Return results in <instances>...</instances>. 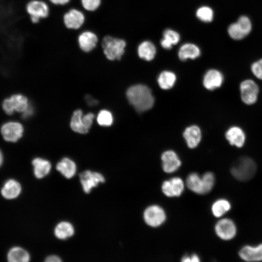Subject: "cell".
Returning a JSON list of instances; mask_svg holds the SVG:
<instances>
[{"instance_id":"3957f363","label":"cell","mask_w":262,"mask_h":262,"mask_svg":"<svg viewBox=\"0 0 262 262\" xmlns=\"http://www.w3.org/2000/svg\"><path fill=\"white\" fill-rule=\"evenodd\" d=\"M126 45L124 39L109 35L103 37L101 42L103 54L110 61L120 60L125 53Z\"/></svg>"},{"instance_id":"2e32d148","label":"cell","mask_w":262,"mask_h":262,"mask_svg":"<svg viewBox=\"0 0 262 262\" xmlns=\"http://www.w3.org/2000/svg\"><path fill=\"white\" fill-rule=\"evenodd\" d=\"M223 81L224 76L220 71L211 69L207 71L204 76L203 85L206 89L213 90L220 87Z\"/></svg>"},{"instance_id":"b9f144b4","label":"cell","mask_w":262,"mask_h":262,"mask_svg":"<svg viewBox=\"0 0 262 262\" xmlns=\"http://www.w3.org/2000/svg\"><path fill=\"white\" fill-rule=\"evenodd\" d=\"M190 261L193 262H198L200 261L199 258L198 256L195 254L192 255L190 256Z\"/></svg>"},{"instance_id":"4dcf8cb0","label":"cell","mask_w":262,"mask_h":262,"mask_svg":"<svg viewBox=\"0 0 262 262\" xmlns=\"http://www.w3.org/2000/svg\"><path fill=\"white\" fill-rule=\"evenodd\" d=\"M196 15L200 21L209 23L213 21L214 17V12L211 7L204 5L199 7L196 10Z\"/></svg>"},{"instance_id":"836d02e7","label":"cell","mask_w":262,"mask_h":262,"mask_svg":"<svg viewBox=\"0 0 262 262\" xmlns=\"http://www.w3.org/2000/svg\"><path fill=\"white\" fill-rule=\"evenodd\" d=\"M228 33L229 37L235 40H240L246 37L240 30L236 22L229 26Z\"/></svg>"},{"instance_id":"1f68e13d","label":"cell","mask_w":262,"mask_h":262,"mask_svg":"<svg viewBox=\"0 0 262 262\" xmlns=\"http://www.w3.org/2000/svg\"><path fill=\"white\" fill-rule=\"evenodd\" d=\"M97 121L100 126L108 127L112 125L114 118L111 112L107 110H102L98 114Z\"/></svg>"},{"instance_id":"f35d334b","label":"cell","mask_w":262,"mask_h":262,"mask_svg":"<svg viewBox=\"0 0 262 262\" xmlns=\"http://www.w3.org/2000/svg\"><path fill=\"white\" fill-rule=\"evenodd\" d=\"M33 107L30 104L27 109L22 113V117L24 118H27L33 114Z\"/></svg>"},{"instance_id":"277c9868","label":"cell","mask_w":262,"mask_h":262,"mask_svg":"<svg viewBox=\"0 0 262 262\" xmlns=\"http://www.w3.org/2000/svg\"><path fill=\"white\" fill-rule=\"evenodd\" d=\"M26 10L33 23L36 24L41 19L48 17L50 9L48 4L42 0H31L26 4Z\"/></svg>"},{"instance_id":"52a82bcc","label":"cell","mask_w":262,"mask_h":262,"mask_svg":"<svg viewBox=\"0 0 262 262\" xmlns=\"http://www.w3.org/2000/svg\"><path fill=\"white\" fill-rule=\"evenodd\" d=\"M241 98L247 105H252L256 102L259 92L257 84L252 80L243 81L240 85Z\"/></svg>"},{"instance_id":"6da1fadb","label":"cell","mask_w":262,"mask_h":262,"mask_svg":"<svg viewBox=\"0 0 262 262\" xmlns=\"http://www.w3.org/2000/svg\"><path fill=\"white\" fill-rule=\"evenodd\" d=\"M127 98L136 111L143 112L152 107L154 99L150 89L142 84L129 87L126 93Z\"/></svg>"},{"instance_id":"4316f807","label":"cell","mask_w":262,"mask_h":262,"mask_svg":"<svg viewBox=\"0 0 262 262\" xmlns=\"http://www.w3.org/2000/svg\"><path fill=\"white\" fill-rule=\"evenodd\" d=\"M230 202L225 198L215 200L212 204L211 210L213 214L217 218L222 217L231 209Z\"/></svg>"},{"instance_id":"ffe728a7","label":"cell","mask_w":262,"mask_h":262,"mask_svg":"<svg viewBox=\"0 0 262 262\" xmlns=\"http://www.w3.org/2000/svg\"><path fill=\"white\" fill-rule=\"evenodd\" d=\"M157 50L155 45L150 41L145 40L137 47V54L142 59L147 61L152 60L155 57Z\"/></svg>"},{"instance_id":"83f0119b","label":"cell","mask_w":262,"mask_h":262,"mask_svg":"<svg viewBox=\"0 0 262 262\" xmlns=\"http://www.w3.org/2000/svg\"><path fill=\"white\" fill-rule=\"evenodd\" d=\"M74 232L73 226L69 222H62L55 227L54 234L60 239H66L72 236Z\"/></svg>"},{"instance_id":"44dd1931","label":"cell","mask_w":262,"mask_h":262,"mask_svg":"<svg viewBox=\"0 0 262 262\" xmlns=\"http://www.w3.org/2000/svg\"><path fill=\"white\" fill-rule=\"evenodd\" d=\"M188 147L191 148L196 147L199 144L201 137V131L196 126H191L187 128L183 133Z\"/></svg>"},{"instance_id":"60d3db41","label":"cell","mask_w":262,"mask_h":262,"mask_svg":"<svg viewBox=\"0 0 262 262\" xmlns=\"http://www.w3.org/2000/svg\"><path fill=\"white\" fill-rule=\"evenodd\" d=\"M86 99L88 104L90 106H94L98 103V101L91 96H87Z\"/></svg>"},{"instance_id":"d4e9b609","label":"cell","mask_w":262,"mask_h":262,"mask_svg":"<svg viewBox=\"0 0 262 262\" xmlns=\"http://www.w3.org/2000/svg\"><path fill=\"white\" fill-rule=\"evenodd\" d=\"M83 115L81 110H75L73 113L70 123L71 129L75 132L81 134L86 133L89 131L85 126Z\"/></svg>"},{"instance_id":"74e56055","label":"cell","mask_w":262,"mask_h":262,"mask_svg":"<svg viewBox=\"0 0 262 262\" xmlns=\"http://www.w3.org/2000/svg\"><path fill=\"white\" fill-rule=\"evenodd\" d=\"M49 1L55 5L64 6L68 4L70 0H49Z\"/></svg>"},{"instance_id":"7bdbcfd3","label":"cell","mask_w":262,"mask_h":262,"mask_svg":"<svg viewBox=\"0 0 262 262\" xmlns=\"http://www.w3.org/2000/svg\"><path fill=\"white\" fill-rule=\"evenodd\" d=\"M2 160H3L2 155L1 151H0V166L2 164Z\"/></svg>"},{"instance_id":"8992f818","label":"cell","mask_w":262,"mask_h":262,"mask_svg":"<svg viewBox=\"0 0 262 262\" xmlns=\"http://www.w3.org/2000/svg\"><path fill=\"white\" fill-rule=\"evenodd\" d=\"M29 105L26 97L21 94H16L5 99L2 108L7 115H11L15 112L23 113Z\"/></svg>"},{"instance_id":"7c38bea8","label":"cell","mask_w":262,"mask_h":262,"mask_svg":"<svg viewBox=\"0 0 262 262\" xmlns=\"http://www.w3.org/2000/svg\"><path fill=\"white\" fill-rule=\"evenodd\" d=\"M22 125L17 122H9L2 125L1 134L5 141L15 142L20 139L23 133Z\"/></svg>"},{"instance_id":"603a6c76","label":"cell","mask_w":262,"mask_h":262,"mask_svg":"<svg viewBox=\"0 0 262 262\" xmlns=\"http://www.w3.org/2000/svg\"><path fill=\"white\" fill-rule=\"evenodd\" d=\"M56 169L65 177H73L76 171V165L74 161L68 158H64L56 165Z\"/></svg>"},{"instance_id":"d6986e66","label":"cell","mask_w":262,"mask_h":262,"mask_svg":"<svg viewBox=\"0 0 262 262\" xmlns=\"http://www.w3.org/2000/svg\"><path fill=\"white\" fill-rule=\"evenodd\" d=\"M187 187L192 192L200 195L206 194V190L202 176L196 173H192L187 177L186 180Z\"/></svg>"},{"instance_id":"7402d4cb","label":"cell","mask_w":262,"mask_h":262,"mask_svg":"<svg viewBox=\"0 0 262 262\" xmlns=\"http://www.w3.org/2000/svg\"><path fill=\"white\" fill-rule=\"evenodd\" d=\"M180 39V36L179 33L173 29H167L163 32L160 44L164 49H170L174 45H177Z\"/></svg>"},{"instance_id":"484cf974","label":"cell","mask_w":262,"mask_h":262,"mask_svg":"<svg viewBox=\"0 0 262 262\" xmlns=\"http://www.w3.org/2000/svg\"><path fill=\"white\" fill-rule=\"evenodd\" d=\"M20 184L14 180H10L6 182L1 189V194L7 199H13L16 197L20 193Z\"/></svg>"},{"instance_id":"4fadbf2b","label":"cell","mask_w":262,"mask_h":262,"mask_svg":"<svg viewBox=\"0 0 262 262\" xmlns=\"http://www.w3.org/2000/svg\"><path fill=\"white\" fill-rule=\"evenodd\" d=\"M184 189V182L179 177H174L169 180H165L162 185L163 193L168 197L180 196Z\"/></svg>"},{"instance_id":"5b68a950","label":"cell","mask_w":262,"mask_h":262,"mask_svg":"<svg viewBox=\"0 0 262 262\" xmlns=\"http://www.w3.org/2000/svg\"><path fill=\"white\" fill-rule=\"evenodd\" d=\"M217 236L221 239L229 241L233 239L237 234V227L231 219L224 218L218 220L214 227Z\"/></svg>"},{"instance_id":"d590c367","label":"cell","mask_w":262,"mask_h":262,"mask_svg":"<svg viewBox=\"0 0 262 262\" xmlns=\"http://www.w3.org/2000/svg\"><path fill=\"white\" fill-rule=\"evenodd\" d=\"M251 70L256 78L262 80V59L254 62L251 65Z\"/></svg>"},{"instance_id":"7a4b0ae2","label":"cell","mask_w":262,"mask_h":262,"mask_svg":"<svg viewBox=\"0 0 262 262\" xmlns=\"http://www.w3.org/2000/svg\"><path fill=\"white\" fill-rule=\"evenodd\" d=\"M257 169V164L252 158L243 156L233 162L231 166L230 173L237 180L245 182L254 177Z\"/></svg>"},{"instance_id":"d6a6232c","label":"cell","mask_w":262,"mask_h":262,"mask_svg":"<svg viewBox=\"0 0 262 262\" xmlns=\"http://www.w3.org/2000/svg\"><path fill=\"white\" fill-rule=\"evenodd\" d=\"M236 22L246 36L250 33L252 30V23L248 16H242L239 17Z\"/></svg>"},{"instance_id":"5bb4252c","label":"cell","mask_w":262,"mask_h":262,"mask_svg":"<svg viewBox=\"0 0 262 262\" xmlns=\"http://www.w3.org/2000/svg\"><path fill=\"white\" fill-rule=\"evenodd\" d=\"M238 254L246 262L262 261V243L254 246L246 245L240 249Z\"/></svg>"},{"instance_id":"30bf717a","label":"cell","mask_w":262,"mask_h":262,"mask_svg":"<svg viewBox=\"0 0 262 262\" xmlns=\"http://www.w3.org/2000/svg\"><path fill=\"white\" fill-rule=\"evenodd\" d=\"M98 42L97 34L91 30L83 31L77 37V44L79 49L85 53L93 50L97 46Z\"/></svg>"},{"instance_id":"cb8c5ba5","label":"cell","mask_w":262,"mask_h":262,"mask_svg":"<svg viewBox=\"0 0 262 262\" xmlns=\"http://www.w3.org/2000/svg\"><path fill=\"white\" fill-rule=\"evenodd\" d=\"M34 168L35 176L38 179H41L47 176L51 169L50 162L41 158H36L32 161Z\"/></svg>"},{"instance_id":"9c48e42d","label":"cell","mask_w":262,"mask_h":262,"mask_svg":"<svg viewBox=\"0 0 262 262\" xmlns=\"http://www.w3.org/2000/svg\"><path fill=\"white\" fill-rule=\"evenodd\" d=\"M63 21L65 26L69 30H78L84 24V13L77 8H71L63 15Z\"/></svg>"},{"instance_id":"f1b7e54d","label":"cell","mask_w":262,"mask_h":262,"mask_svg":"<svg viewBox=\"0 0 262 262\" xmlns=\"http://www.w3.org/2000/svg\"><path fill=\"white\" fill-rule=\"evenodd\" d=\"M176 80V75L169 71H164L160 73L158 78L160 87L164 90L172 88Z\"/></svg>"},{"instance_id":"8d00e7d4","label":"cell","mask_w":262,"mask_h":262,"mask_svg":"<svg viewBox=\"0 0 262 262\" xmlns=\"http://www.w3.org/2000/svg\"><path fill=\"white\" fill-rule=\"evenodd\" d=\"M95 118V115L92 113H89L83 115V119L86 128L89 130Z\"/></svg>"},{"instance_id":"9a60e30c","label":"cell","mask_w":262,"mask_h":262,"mask_svg":"<svg viewBox=\"0 0 262 262\" xmlns=\"http://www.w3.org/2000/svg\"><path fill=\"white\" fill-rule=\"evenodd\" d=\"M162 167L167 173L176 171L181 165V161L177 154L173 150H167L162 155Z\"/></svg>"},{"instance_id":"e0dca14e","label":"cell","mask_w":262,"mask_h":262,"mask_svg":"<svg viewBox=\"0 0 262 262\" xmlns=\"http://www.w3.org/2000/svg\"><path fill=\"white\" fill-rule=\"evenodd\" d=\"M225 136L230 145L238 148L242 147L246 141V135L239 127L232 126L226 131Z\"/></svg>"},{"instance_id":"ba28073f","label":"cell","mask_w":262,"mask_h":262,"mask_svg":"<svg viewBox=\"0 0 262 262\" xmlns=\"http://www.w3.org/2000/svg\"><path fill=\"white\" fill-rule=\"evenodd\" d=\"M143 217L147 225L152 227H157L164 223L166 219V214L161 207L152 205L145 209Z\"/></svg>"},{"instance_id":"ab89813d","label":"cell","mask_w":262,"mask_h":262,"mask_svg":"<svg viewBox=\"0 0 262 262\" xmlns=\"http://www.w3.org/2000/svg\"><path fill=\"white\" fill-rule=\"evenodd\" d=\"M61 261L60 258L56 255L49 256L45 260V262H60Z\"/></svg>"},{"instance_id":"ac0fdd59","label":"cell","mask_w":262,"mask_h":262,"mask_svg":"<svg viewBox=\"0 0 262 262\" xmlns=\"http://www.w3.org/2000/svg\"><path fill=\"white\" fill-rule=\"evenodd\" d=\"M201 54V50L198 46L192 43H186L182 44L179 49L178 57L181 61L195 59Z\"/></svg>"},{"instance_id":"e575fe53","label":"cell","mask_w":262,"mask_h":262,"mask_svg":"<svg viewBox=\"0 0 262 262\" xmlns=\"http://www.w3.org/2000/svg\"><path fill=\"white\" fill-rule=\"evenodd\" d=\"M101 0H81L82 8L88 12L97 11L101 4Z\"/></svg>"},{"instance_id":"f546056e","label":"cell","mask_w":262,"mask_h":262,"mask_svg":"<svg viewBox=\"0 0 262 262\" xmlns=\"http://www.w3.org/2000/svg\"><path fill=\"white\" fill-rule=\"evenodd\" d=\"M7 258L11 262H27L30 260V256L24 249L15 247L9 251Z\"/></svg>"},{"instance_id":"8fae6325","label":"cell","mask_w":262,"mask_h":262,"mask_svg":"<svg viewBox=\"0 0 262 262\" xmlns=\"http://www.w3.org/2000/svg\"><path fill=\"white\" fill-rule=\"evenodd\" d=\"M80 179L83 190L86 193H90L93 188L105 181L102 174L90 170H86L81 173Z\"/></svg>"}]
</instances>
